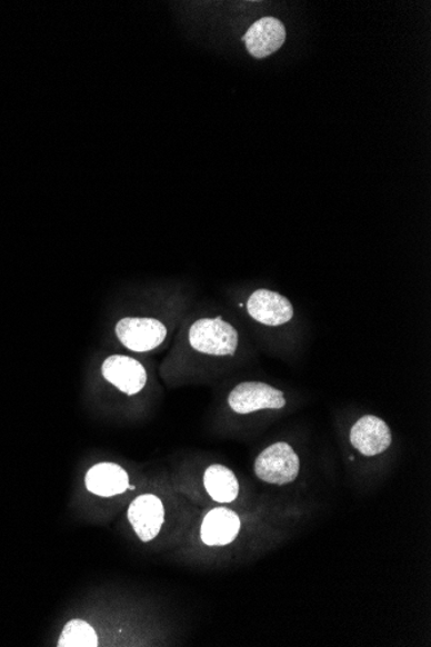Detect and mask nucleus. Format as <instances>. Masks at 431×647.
Returning <instances> with one entry per match:
<instances>
[{"label":"nucleus","mask_w":431,"mask_h":647,"mask_svg":"<svg viewBox=\"0 0 431 647\" xmlns=\"http://www.w3.org/2000/svg\"><path fill=\"white\" fill-rule=\"evenodd\" d=\"M126 524L142 545L166 540L176 531V500L164 490H139L127 502Z\"/></svg>","instance_id":"f03ea898"},{"label":"nucleus","mask_w":431,"mask_h":647,"mask_svg":"<svg viewBox=\"0 0 431 647\" xmlns=\"http://www.w3.org/2000/svg\"><path fill=\"white\" fill-rule=\"evenodd\" d=\"M247 313L260 325L279 327L292 321V302L282 293L261 289L254 291L245 303Z\"/></svg>","instance_id":"9d476101"},{"label":"nucleus","mask_w":431,"mask_h":647,"mask_svg":"<svg viewBox=\"0 0 431 647\" xmlns=\"http://www.w3.org/2000/svg\"><path fill=\"white\" fill-rule=\"evenodd\" d=\"M116 334L124 348L134 354H148L163 345L169 331L157 318L126 317L117 324Z\"/></svg>","instance_id":"0eeeda50"},{"label":"nucleus","mask_w":431,"mask_h":647,"mask_svg":"<svg viewBox=\"0 0 431 647\" xmlns=\"http://www.w3.org/2000/svg\"><path fill=\"white\" fill-rule=\"evenodd\" d=\"M138 491L129 470L114 461L96 462L83 477V492L91 500L118 501Z\"/></svg>","instance_id":"7ed1b4c3"},{"label":"nucleus","mask_w":431,"mask_h":647,"mask_svg":"<svg viewBox=\"0 0 431 647\" xmlns=\"http://www.w3.org/2000/svg\"><path fill=\"white\" fill-rule=\"evenodd\" d=\"M252 522L230 506H214L187 527L190 548L206 557H222L237 553L252 530Z\"/></svg>","instance_id":"f257e3e1"},{"label":"nucleus","mask_w":431,"mask_h":647,"mask_svg":"<svg viewBox=\"0 0 431 647\" xmlns=\"http://www.w3.org/2000/svg\"><path fill=\"white\" fill-rule=\"evenodd\" d=\"M189 345L204 356L231 357L238 350L239 334L221 317L201 318L190 327Z\"/></svg>","instance_id":"39448f33"},{"label":"nucleus","mask_w":431,"mask_h":647,"mask_svg":"<svg viewBox=\"0 0 431 647\" xmlns=\"http://www.w3.org/2000/svg\"><path fill=\"white\" fill-rule=\"evenodd\" d=\"M229 409L241 417L263 411H279L287 406L284 391L268 382L243 381L230 390Z\"/></svg>","instance_id":"423d86ee"},{"label":"nucleus","mask_w":431,"mask_h":647,"mask_svg":"<svg viewBox=\"0 0 431 647\" xmlns=\"http://www.w3.org/2000/svg\"><path fill=\"white\" fill-rule=\"evenodd\" d=\"M253 472L263 484L278 487L289 486L298 481L300 477V455L289 442L271 444L258 455Z\"/></svg>","instance_id":"20e7f679"},{"label":"nucleus","mask_w":431,"mask_h":647,"mask_svg":"<svg viewBox=\"0 0 431 647\" xmlns=\"http://www.w3.org/2000/svg\"><path fill=\"white\" fill-rule=\"evenodd\" d=\"M203 491L216 506H233L241 497V482L233 469L223 465H211L202 476Z\"/></svg>","instance_id":"f8f14e48"},{"label":"nucleus","mask_w":431,"mask_h":647,"mask_svg":"<svg viewBox=\"0 0 431 647\" xmlns=\"http://www.w3.org/2000/svg\"><path fill=\"white\" fill-rule=\"evenodd\" d=\"M353 449L364 458H377L387 452L393 444V431L388 422L377 415H363L349 431Z\"/></svg>","instance_id":"6e6552de"},{"label":"nucleus","mask_w":431,"mask_h":647,"mask_svg":"<svg viewBox=\"0 0 431 647\" xmlns=\"http://www.w3.org/2000/svg\"><path fill=\"white\" fill-rule=\"evenodd\" d=\"M102 378L121 394L133 397L141 394L148 386V371L138 359L114 355L103 361L101 366Z\"/></svg>","instance_id":"1a4fd4ad"},{"label":"nucleus","mask_w":431,"mask_h":647,"mask_svg":"<svg viewBox=\"0 0 431 647\" xmlns=\"http://www.w3.org/2000/svg\"><path fill=\"white\" fill-rule=\"evenodd\" d=\"M285 28L275 18H262L254 22L243 37L247 51L254 59H267L285 42Z\"/></svg>","instance_id":"9b49d317"}]
</instances>
